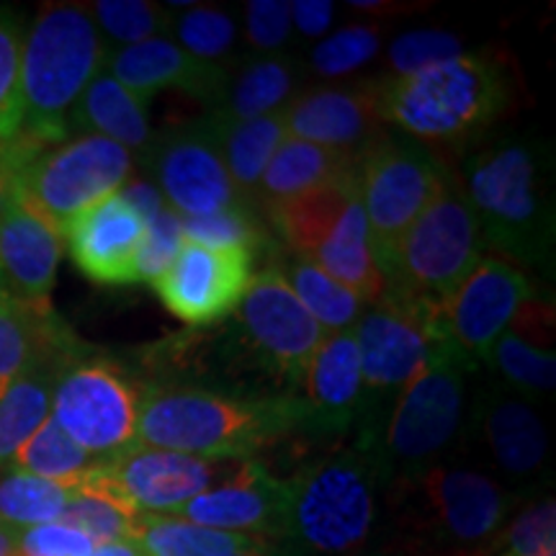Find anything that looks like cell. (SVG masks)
Instances as JSON below:
<instances>
[{
  "label": "cell",
  "instance_id": "obj_4",
  "mask_svg": "<svg viewBox=\"0 0 556 556\" xmlns=\"http://www.w3.org/2000/svg\"><path fill=\"white\" fill-rule=\"evenodd\" d=\"M405 556H492L520 497L464 464H438L384 492Z\"/></svg>",
  "mask_w": 556,
  "mask_h": 556
},
{
  "label": "cell",
  "instance_id": "obj_37",
  "mask_svg": "<svg viewBox=\"0 0 556 556\" xmlns=\"http://www.w3.org/2000/svg\"><path fill=\"white\" fill-rule=\"evenodd\" d=\"M180 225L189 242L204 248H242L255 253V258H261L263 250L270 255L278 245L274 229L253 204L222 208L204 217H180Z\"/></svg>",
  "mask_w": 556,
  "mask_h": 556
},
{
  "label": "cell",
  "instance_id": "obj_55",
  "mask_svg": "<svg viewBox=\"0 0 556 556\" xmlns=\"http://www.w3.org/2000/svg\"><path fill=\"white\" fill-rule=\"evenodd\" d=\"M348 556H405V554H402L400 548L392 546V544H377V546L361 548V552H353Z\"/></svg>",
  "mask_w": 556,
  "mask_h": 556
},
{
  "label": "cell",
  "instance_id": "obj_25",
  "mask_svg": "<svg viewBox=\"0 0 556 556\" xmlns=\"http://www.w3.org/2000/svg\"><path fill=\"white\" fill-rule=\"evenodd\" d=\"M80 348L54 309H34L0 291V394L37 361L73 356Z\"/></svg>",
  "mask_w": 556,
  "mask_h": 556
},
{
  "label": "cell",
  "instance_id": "obj_15",
  "mask_svg": "<svg viewBox=\"0 0 556 556\" xmlns=\"http://www.w3.org/2000/svg\"><path fill=\"white\" fill-rule=\"evenodd\" d=\"M139 157L148 178L178 217H204L222 208L250 204L229 180L217 135L206 114L155 131Z\"/></svg>",
  "mask_w": 556,
  "mask_h": 556
},
{
  "label": "cell",
  "instance_id": "obj_39",
  "mask_svg": "<svg viewBox=\"0 0 556 556\" xmlns=\"http://www.w3.org/2000/svg\"><path fill=\"white\" fill-rule=\"evenodd\" d=\"M482 364L495 371L500 384L516 389L526 397L552 392L556 384L554 351H541V348L526 343L513 332L497 338V343L486 351Z\"/></svg>",
  "mask_w": 556,
  "mask_h": 556
},
{
  "label": "cell",
  "instance_id": "obj_19",
  "mask_svg": "<svg viewBox=\"0 0 556 556\" xmlns=\"http://www.w3.org/2000/svg\"><path fill=\"white\" fill-rule=\"evenodd\" d=\"M283 119L289 137L356 160L364 157L387 129L379 116L377 78L299 93L283 109Z\"/></svg>",
  "mask_w": 556,
  "mask_h": 556
},
{
  "label": "cell",
  "instance_id": "obj_14",
  "mask_svg": "<svg viewBox=\"0 0 556 556\" xmlns=\"http://www.w3.org/2000/svg\"><path fill=\"white\" fill-rule=\"evenodd\" d=\"M232 315L242 351L270 377L283 379L289 394H296L328 332L304 309L281 274L270 266L261 268Z\"/></svg>",
  "mask_w": 556,
  "mask_h": 556
},
{
  "label": "cell",
  "instance_id": "obj_40",
  "mask_svg": "<svg viewBox=\"0 0 556 556\" xmlns=\"http://www.w3.org/2000/svg\"><path fill=\"white\" fill-rule=\"evenodd\" d=\"M381 29L371 24L345 26L323 39L309 54V70L319 78H343L368 65L379 54Z\"/></svg>",
  "mask_w": 556,
  "mask_h": 556
},
{
  "label": "cell",
  "instance_id": "obj_43",
  "mask_svg": "<svg viewBox=\"0 0 556 556\" xmlns=\"http://www.w3.org/2000/svg\"><path fill=\"white\" fill-rule=\"evenodd\" d=\"M135 518L137 516H129L127 510H122L119 505H114L106 497L75 490L60 523L78 528L80 533H86L93 541V546H103L114 544V541H129Z\"/></svg>",
  "mask_w": 556,
  "mask_h": 556
},
{
  "label": "cell",
  "instance_id": "obj_47",
  "mask_svg": "<svg viewBox=\"0 0 556 556\" xmlns=\"http://www.w3.org/2000/svg\"><path fill=\"white\" fill-rule=\"evenodd\" d=\"M93 548V541L86 533L67 523H60V520L24 528L18 533L21 556H88Z\"/></svg>",
  "mask_w": 556,
  "mask_h": 556
},
{
  "label": "cell",
  "instance_id": "obj_44",
  "mask_svg": "<svg viewBox=\"0 0 556 556\" xmlns=\"http://www.w3.org/2000/svg\"><path fill=\"white\" fill-rule=\"evenodd\" d=\"M21 29L5 13H0V144L11 139L24 122L21 99Z\"/></svg>",
  "mask_w": 556,
  "mask_h": 556
},
{
  "label": "cell",
  "instance_id": "obj_46",
  "mask_svg": "<svg viewBox=\"0 0 556 556\" xmlns=\"http://www.w3.org/2000/svg\"><path fill=\"white\" fill-rule=\"evenodd\" d=\"M291 11L287 0H250L245 3V39L258 54H281L289 45Z\"/></svg>",
  "mask_w": 556,
  "mask_h": 556
},
{
  "label": "cell",
  "instance_id": "obj_16",
  "mask_svg": "<svg viewBox=\"0 0 556 556\" xmlns=\"http://www.w3.org/2000/svg\"><path fill=\"white\" fill-rule=\"evenodd\" d=\"M462 446H479L507 492L523 500V486L544 477L548 433L531 397L500 381H482L469 400Z\"/></svg>",
  "mask_w": 556,
  "mask_h": 556
},
{
  "label": "cell",
  "instance_id": "obj_38",
  "mask_svg": "<svg viewBox=\"0 0 556 556\" xmlns=\"http://www.w3.org/2000/svg\"><path fill=\"white\" fill-rule=\"evenodd\" d=\"M75 490L54 484L50 479L13 469L11 475L0 477V523L18 528H34L54 523L62 518Z\"/></svg>",
  "mask_w": 556,
  "mask_h": 556
},
{
  "label": "cell",
  "instance_id": "obj_6",
  "mask_svg": "<svg viewBox=\"0 0 556 556\" xmlns=\"http://www.w3.org/2000/svg\"><path fill=\"white\" fill-rule=\"evenodd\" d=\"M283 541L307 556H348L371 544L384 482L368 448L345 446L302 464L283 479Z\"/></svg>",
  "mask_w": 556,
  "mask_h": 556
},
{
  "label": "cell",
  "instance_id": "obj_7",
  "mask_svg": "<svg viewBox=\"0 0 556 556\" xmlns=\"http://www.w3.org/2000/svg\"><path fill=\"white\" fill-rule=\"evenodd\" d=\"M103 65L106 45L90 5H41L21 41V131L47 148L65 142L75 103Z\"/></svg>",
  "mask_w": 556,
  "mask_h": 556
},
{
  "label": "cell",
  "instance_id": "obj_20",
  "mask_svg": "<svg viewBox=\"0 0 556 556\" xmlns=\"http://www.w3.org/2000/svg\"><path fill=\"white\" fill-rule=\"evenodd\" d=\"M148 225L122 193L88 206L62 229L70 258L101 287L137 283V261Z\"/></svg>",
  "mask_w": 556,
  "mask_h": 556
},
{
  "label": "cell",
  "instance_id": "obj_31",
  "mask_svg": "<svg viewBox=\"0 0 556 556\" xmlns=\"http://www.w3.org/2000/svg\"><path fill=\"white\" fill-rule=\"evenodd\" d=\"M270 258L274 261H268V266L281 274L294 296L304 304V309L317 319L319 328L328 336L356 328L361 315L366 312V304L351 289L330 278L307 255H299L283 245H276Z\"/></svg>",
  "mask_w": 556,
  "mask_h": 556
},
{
  "label": "cell",
  "instance_id": "obj_1",
  "mask_svg": "<svg viewBox=\"0 0 556 556\" xmlns=\"http://www.w3.org/2000/svg\"><path fill=\"white\" fill-rule=\"evenodd\" d=\"M291 433H304L299 394H240L168 381L142 387L135 443L201 458H253Z\"/></svg>",
  "mask_w": 556,
  "mask_h": 556
},
{
  "label": "cell",
  "instance_id": "obj_23",
  "mask_svg": "<svg viewBox=\"0 0 556 556\" xmlns=\"http://www.w3.org/2000/svg\"><path fill=\"white\" fill-rule=\"evenodd\" d=\"M106 65L109 73L144 103H150L152 96L163 90H184L186 96L204 103L206 111L217 106L232 73L229 67L193 60L168 37L122 47L119 52L111 54Z\"/></svg>",
  "mask_w": 556,
  "mask_h": 556
},
{
  "label": "cell",
  "instance_id": "obj_10",
  "mask_svg": "<svg viewBox=\"0 0 556 556\" xmlns=\"http://www.w3.org/2000/svg\"><path fill=\"white\" fill-rule=\"evenodd\" d=\"M438 336V312L384 294L366 307L356 325L361 353L364 397L356 428V446L368 448L377 441L381 422L409 379L426 366L430 348Z\"/></svg>",
  "mask_w": 556,
  "mask_h": 556
},
{
  "label": "cell",
  "instance_id": "obj_50",
  "mask_svg": "<svg viewBox=\"0 0 556 556\" xmlns=\"http://www.w3.org/2000/svg\"><path fill=\"white\" fill-rule=\"evenodd\" d=\"M119 193L127 199V204L135 208L139 217L144 219V225H148L152 217H157V214L168 206L165 204L163 193L157 191V186L152 184L150 178H129L127 184L122 186Z\"/></svg>",
  "mask_w": 556,
  "mask_h": 556
},
{
  "label": "cell",
  "instance_id": "obj_52",
  "mask_svg": "<svg viewBox=\"0 0 556 556\" xmlns=\"http://www.w3.org/2000/svg\"><path fill=\"white\" fill-rule=\"evenodd\" d=\"M348 5L361 13H379V16H392V13H407V9H420V5L379 3V0H353V3H348Z\"/></svg>",
  "mask_w": 556,
  "mask_h": 556
},
{
  "label": "cell",
  "instance_id": "obj_49",
  "mask_svg": "<svg viewBox=\"0 0 556 556\" xmlns=\"http://www.w3.org/2000/svg\"><path fill=\"white\" fill-rule=\"evenodd\" d=\"M289 11L291 26H296V31L307 39L323 37L336 18V3L330 0H294L289 3Z\"/></svg>",
  "mask_w": 556,
  "mask_h": 556
},
{
  "label": "cell",
  "instance_id": "obj_5",
  "mask_svg": "<svg viewBox=\"0 0 556 556\" xmlns=\"http://www.w3.org/2000/svg\"><path fill=\"white\" fill-rule=\"evenodd\" d=\"M477 361L446 338H435L426 366L407 381L368 446L384 492L446 464L462 448L469 415V387ZM364 448V446H361Z\"/></svg>",
  "mask_w": 556,
  "mask_h": 556
},
{
  "label": "cell",
  "instance_id": "obj_42",
  "mask_svg": "<svg viewBox=\"0 0 556 556\" xmlns=\"http://www.w3.org/2000/svg\"><path fill=\"white\" fill-rule=\"evenodd\" d=\"M464 54V39L446 29H417L389 45L384 78H405Z\"/></svg>",
  "mask_w": 556,
  "mask_h": 556
},
{
  "label": "cell",
  "instance_id": "obj_9",
  "mask_svg": "<svg viewBox=\"0 0 556 556\" xmlns=\"http://www.w3.org/2000/svg\"><path fill=\"white\" fill-rule=\"evenodd\" d=\"M131 152L111 139L83 135L41 150L0 191L62 238L70 219L114 197L131 178Z\"/></svg>",
  "mask_w": 556,
  "mask_h": 556
},
{
  "label": "cell",
  "instance_id": "obj_2",
  "mask_svg": "<svg viewBox=\"0 0 556 556\" xmlns=\"http://www.w3.org/2000/svg\"><path fill=\"white\" fill-rule=\"evenodd\" d=\"M484 248L513 266L552 274L556 212L554 165L544 139L497 137L471 152L458 178Z\"/></svg>",
  "mask_w": 556,
  "mask_h": 556
},
{
  "label": "cell",
  "instance_id": "obj_28",
  "mask_svg": "<svg viewBox=\"0 0 556 556\" xmlns=\"http://www.w3.org/2000/svg\"><path fill=\"white\" fill-rule=\"evenodd\" d=\"M319 268L345 289H351L366 307L377 304L387 291V281L374 261L368 242L366 212L361 204V191L348 201L330 235L309 255Z\"/></svg>",
  "mask_w": 556,
  "mask_h": 556
},
{
  "label": "cell",
  "instance_id": "obj_41",
  "mask_svg": "<svg viewBox=\"0 0 556 556\" xmlns=\"http://www.w3.org/2000/svg\"><path fill=\"white\" fill-rule=\"evenodd\" d=\"M90 11L99 29L124 47L163 37L168 31V9L148 0H99L90 5Z\"/></svg>",
  "mask_w": 556,
  "mask_h": 556
},
{
  "label": "cell",
  "instance_id": "obj_51",
  "mask_svg": "<svg viewBox=\"0 0 556 556\" xmlns=\"http://www.w3.org/2000/svg\"><path fill=\"white\" fill-rule=\"evenodd\" d=\"M238 556H307V554L299 552V548L291 546L289 541H281V539H263L258 546L248 548V552H240Z\"/></svg>",
  "mask_w": 556,
  "mask_h": 556
},
{
  "label": "cell",
  "instance_id": "obj_21",
  "mask_svg": "<svg viewBox=\"0 0 556 556\" xmlns=\"http://www.w3.org/2000/svg\"><path fill=\"white\" fill-rule=\"evenodd\" d=\"M173 516L214 531L283 541L287 531L283 479L270 475L255 458H245L232 479L189 500Z\"/></svg>",
  "mask_w": 556,
  "mask_h": 556
},
{
  "label": "cell",
  "instance_id": "obj_32",
  "mask_svg": "<svg viewBox=\"0 0 556 556\" xmlns=\"http://www.w3.org/2000/svg\"><path fill=\"white\" fill-rule=\"evenodd\" d=\"M206 116L212 122L214 135H217L229 180L240 191V197L253 204L255 189H258L270 157L289 139L283 111L250 122H225L219 116Z\"/></svg>",
  "mask_w": 556,
  "mask_h": 556
},
{
  "label": "cell",
  "instance_id": "obj_53",
  "mask_svg": "<svg viewBox=\"0 0 556 556\" xmlns=\"http://www.w3.org/2000/svg\"><path fill=\"white\" fill-rule=\"evenodd\" d=\"M88 556H142L131 541H114V544L96 546Z\"/></svg>",
  "mask_w": 556,
  "mask_h": 556
},
{
  "label": "cell",
  "instance_id": "obj_8",
  "mask_svg": "<svg viewBox=\"0 0 556 556\" xmlns=\"http://www.w3.org/2000/svg\"><path fill=\"white\" fill-rule=\"evenodd\" d=\"M484 240L467 193L446 173L433 201L422 208L384 274L387 291L435 309L458 289L484 258Z\"/></svg>",
  "mask_w": 556,
  "mask_h": 556
},
{
  "label": "cell",
  "instance_id": "obj_18",
  "mask_svg": "<svg viewBox=\"0 0 556 556\" xmlns=\"http://www.w3.org/2000/svg\"><path fill=\"white\" fill-rule=\"evenodd\" d=\"M528 299H533V283L523 270L503 258H482L438 307V336L482 364Z\"/></svg>",
  "mask_w": 556,
  "mask_h": 556
},
{
  "label": "cell",
  "instance_id": "obj_33",
  "mask_svg": "<svg viewBox=\"0 0 556 556\" xmlns=\"http://www.w3.org/2000/svg\"><path fill=\"white\" fill-rule=\"evenodd\" d=\"M358 191L361 178L356 173V176L338 180V184L325 186V189L309 191L294 201H287V204L268 208L263 217L274 229L278 245L309 258L319 242L330 235L348 201L356 197Z\"/></svg>",
  "mask_w": 556,
  "mask_h": 556
},
{
  "label": "cell",
  "instance_id": "obj_36",
  "mask_svg": "<svg viewBox=\"0 0 556 556\" xmlns=\"http://www.w3.org/2000/svg\"><path fill=\"white\" fill-rule=\"evenodd\" d=\"M168 13L170 18L165 34H170L180 50L189 52L193 60L204 62V65L227 67L225 62L232 58L240 37L235 13L201 3H191L189 9Z\"/></svg>",
  "mask_w": 556,
  "mask_h": 556
},
{
  "label": "cell",
  "instance_id": "obj_34",
  "mask_svg": "<svg viewBox=\"0 0 556 556\" xmlns=\"http://www.w3.org/2000/svg\"><path fill=\"white\" fill-rule=\"evenodd\" d=\"M129 541L142 556H238L263 539L214 531L176 516H137Z\"/></svg>",
  "mask_w": 556,
  "mask_h": 556
},
{
  "label": "cell",
  "instance_id": "obj_26",
  "mask_svg": "<svg viewBox=\"0 0 556 556\" xmlns=\"http://www.w3.org/2000/svg\"><path fill=\"white\" fill-rule=\"evenodd\" d=\"M304 65L291 54H255L229 73L217 106L206 114L225 122H250L283 111L299 96Z\"/></svg>",
  "mask_w": 556,
  "mask_h": 556
},
{
  "label": "cell",
  "instance_id": "obj_27",
  "mask_svg": "<svg viewBox=\"0 0 556 556\" xmlns=\"http://www.w3.org/2000/svg\"><path fill=\"white\" fill-rule=\"evenodd\" d=\"M358 163L361 160L348 157L343 152L289 137L270 157L258 189H255L253 204L261 214H266L278 204H287L304 193L356 176Z\"/></svg>",
  "mask_w": 556,
  "mask_h": 556
},
{
  "label": "cell",
  "instance_id": "obj_29",
  "mask_svg": "<svg viewBox=\"0 0 556 556\" xmlns=\"http://www.w3.org/2000/svg\"><path fill=\"white\" fill-rule=\"evenodd\" d=\"M70 129H83L88 135L111 139L124 150L139 152V155L148 150L152 135H155L150 127L148 103L124 88L109 70H101L83 90L80 101L75 103L73 116H70Z\"/></svg>",
  "mask_w": 556,
  "mask_h": 556
},
{
  "label": "cell",
  "instance_id": "obj_54",
  "mask_svg": "<svg viewBox=\"0 0 556 556\" xmlns=\"http://www.w3.org/2000/svg\"><path fill=\"white\" fill-rule=\"evenodd\" d=\"M18 528L0 523V556H21L18 554Z\"/></svg>",
  "mask_w": 556,
  "mask_h": 556
},
{
  "label": "cell",
  "instance_id": "obj_11",
  "mask_svg": "<svg viewBox=\"0 0 556 556\" xmlns=\"http://www.w3.org/2000/svg\"><path fill=\"white\" fill-rule=\"evenodd\" d=\"M446 173L426 144L392 127L364 152L358 163L361 204L381 276L392 266L402 235L433 201Z\"/></svg>",
  "mask_w": 556,
  "mask_h": 556
},
{
  "label": "cell",
  "instance_id": "obj_3",
  "mask_svg": "<svg viewBox=\"0 0 556 556\" xmlns=\"http://www.w3.org/2000/svg\"><path fill=\"white\" fill-rule=\"evenodd\" d=\"M387 127L426 148H467L486 135L513 101L510 75L490 52H464L405 78H377Z\"/></svg>",
  "mask_w": 556,
  "mask_h": 556
},
{
  "label": "cell",
  "instance_id": "obj_12",
  "mask_svg": "<svg viewBox=\"0 0 556 556\" xmlns=\"http://www.w3.org/2000/svg\"><path fill=\"white\" fill-rule=\"evenodd\" d=\"M245 458H201L131 443L83 477L75 490L111 500L129 516H173L189 500L238 475Z\"/></svg>",
  "mask_w": 556,
  "mask_h": 556
},
{
  "label": "cell",
  "instance_id": "obj_30",
  "mask_svg": "<svg viewBox=\"0 0 556 556\" xmlns=\"http://www.w3.org/2000/svg\"><path fill=\"white\" fill-rule=\"evenodd\" d=\"M78 353L37 361L3 389V394H0V467L11 464L16 451L52 415L54 384H58L62 368Z\"/></svg>",
  "mask_w": 556,
  "mask_h": 556
},
{
  "label": "cell",
  "instance_id": "obj_17",
  "mask_svg": "<svg viewBox=\"0 0 556 556\" xmlns=\"http://www.w3.org/2000/svg\"><path fill=\"white\" fill-rule=\"evenodd\" d=\"M255 253L184 242L176 261L152 283L160 302L186 325H214L238 309L255 276Z\"/></svg>",
  "mask_w": 556,
  "mask_h": 556
},
{
  "label": "cell",
  "instance_id": "obj_13",
  "mask_svg": "<svg viewBox=\"0 0 556 556\" xmlns=\"http://www.w3.org/2000/svg\"><path fill=\"white\" fill-rule=\"evenodd\" d=\"M139 400L142 387L116 361L83 348L54 384L52 420L90 456L106 458L135 443Z\"/></svg>",
  "mask_w": 556,
  "mask_h": 556
},
{
  "label": "cell",
  "instance_id": "obj_45",
  "mask_svg": "<svg viewBox=\"0 0 556 556\" xmlns=\"http://www.w3.org/2000/svg\"><path fill=\"white\" fill-rule=\"evenodd\" d=\"M184 225L180 217L170 206H165L157 217L148 222V232H144L142 253L137 261V283H155L160 276L168 270L176 261L178 250L184 248Z\"/></svg>",
  "mask_w": 556,
  "mask_h": 556
},
{
  "label": "cell",
  "instance_id": "obj_24",
  "mask_svg": "<svg viewBox=\"0 0 556 556\" xmlns=\"http://www.w3.org/2000/svg\"><path fill=\"white\" fill-rule=\"evenodd\" d=\"M62 238L29 212L0 199V289L34 309H52Z\"/></svg>",
  "mask_w": 556,
  "mask_h": 556
},
{
  "label": "cell",
  "instance_id": "obj_56",
  "mask_svg": "<svg viewBox=\"0 0 556 556\" xmlns=\"http://www.w3.org/2000/svg\"><path fill=\"white\" fill-rule=\"evenodd\" d=\"M0 291H3V289H0Z\"/></svg>",
  "mask_w": 556,
  "mask_h": 556
},
{
  "label": "cell",
  "instance_id": "obj_22",
  "mask_svg": "<svg viewBox=\"0 0 556 556\" xmlns=\"http://www.w3.org/2000/svg\"><path fill=\"white\" fill-rule=\"evenodd\" d=\"M296 394L304 405V433L343 435L356 426L364 397L356 328L325 336Z\"/></svg>",
  "mask_w": 556,
  "mask_h": 556
},
{
  "label": "cell",
  "instance_id": "obj_48",
  "mask_svg": "<svg viewBox=\"0 0 556 556\" xmlns=\"http://www.w3.org/2000/svg\"><path fill=\"white\" fill-rule=\"evenodd\" d=\"M513 336H518L526 343L541 348V351H552L554 340V307L552 304L541 302V299H528L513 317L510 330Z\"/></svg>",
  "mask_w": 556,
  "mask_h": 556
},
{
  "label": "cell",
  "instance_id": "obj_35",
  "mask_svg": "<svg viewBox=\"0 0 556 556\" xmlns=\"http://www.w3.org/2000/svg\"><path fill=\"white\" fill-rule=\"evenodd\" d=\"M96 462L99 458L80 448L50 415L37 433L16 451V456L11 458V467L24 471V475L50 479L54 484L75 490L83 482V477L96 467Z\"/></svg>",
  "mask_w": 556,
  "mask_h": 556
}]
</instances>
